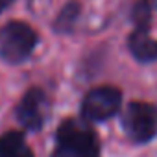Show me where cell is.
Returning <instances> with one entry per match:
<instances>
[{
    "label": "cell",
    "instance_id": "10",
    "mask_svg": "<svg viewBox=\"0 0 157 157\" xmlns=\"http://www.w3.org/2000/svg\"><path fill=\"white\" fill-rule=\"evenodd\" d=\"M15 4V0H0V15H2L6 10H10Z\"/></svg>",
    "mask_w": 157,
    "mask_h": 157
},
{
    "label": "cell",
    "instance_id": "5",
    "mask_svg": "<svg viewBox=\"0 0 157 157\" xmlns=\"http://www.w3.org/2000/svg\"><path fill=\"white\" fill-rule=\"evenodd\" d=\"M48 96L41 87H30L15 105V118L24 131H41L48 115Z\"/></svg>",
    "mask_w": 157,
    "mask_h": 157
},
{
    "label": "cell",
    "instance_id": "7",
    "mask_svg": "<svg viewBox=\"0 0 157 157\" xmlns=\"http://www.w3.org/2000/svg\"><path fill=\"white\" fill-rule=\"evenodd\" d=\"M82 13H83V6L80 0H67L50 24L52 32L56 35H72L76 32L78 22H80Z\"/></svg>",
    "mask_w": 157,
    "mask_h": 157
},
{
    "label": "cell",
    "instance_id": "1",
    "mask_svg": "<svg viewBox=\"0 0 157 157\" xmlns=\"http://www.w3.org/2000/svg\"><path fill=\"white\" fill-rule=\"evenodd\" d=\"M50 157H100V139L89 122L65 118L56 129V146Z\"/></svg>",
    "mask_w": 157,
    "mask_h": 157
},
{
    "label": "cell",
    "instance_id": "3",
    "mask_svg": "<svg viewBox=\"0 0 157 157\" xmlns=\"http://www.w3.org/2000/svg\"><path fill=\"white\" fill-rule=\"evenodd\" d=\"M122 129L133 144H148L157 137V105L133 100L122 111Z\"/></svg>",
    "mask_w": 157,
    "mask_h": 157
},
{
    "label": "cell",
    "instance_id": "4",
    "mask_svg": "<svg viewBox=\"0 0 157 157\" xmlns=\"http://www.w3.org/2000/svg\"><path fill=\"white\" fill-rule=\"evenodd\" d=\"M122 98V91L115 85L93 87L80 104V117L89 124L105 122L120 113Z\"/></svg>",
    "mask_w": 157,
    "mask_h": 157
},
{
    "label": "cell",
    "instance_id": "9",
    "mask_svg": "<svg viewBox=\"0 0 157 157\" xmlns=\"http://www.w3.org/2000/svg\"><path fill=\"white\" fill-rule=\"evenodd\" d=\"M153 8L148 4V0H135L131 11H129V21L135 30H151V21H153Z\"/></svg>",
    "mask_w": 157,
    "mask_h": 157
},
{
    "label": "cell",
    "instance_id": "2",
    "mask_svg": "<svg viewBox=\"0 0 157 157\" xmlns=\"http://www.w3.org/2000/svg\"><path fill=\"white\" fill-rule=\"evenodd\" d=\"M39 44L37 32L24 21H8L0 26V59L8 65H22Z\"/></svg>",
    "mask_w": 157,
    "mask_h": 157
},
{
    "label": "cell",
    "instance_id": "8",
    "mask_svg": "<svg viewBox=\"0 0 157 157\" xmlns=\"http://www.w3.org/2000/svg\"><path fill=\"white\" fill-rule=\"evenodd\" d=\"M0 157H35L22 131H6L0 135Z\"/></svg>",
    "mask_w": 157,
    "mask_h": 157
},
{
    "label": "cell",
    "instance_id": "11",
    "mask_svg": "<svg viewBox=\"0 0 157 157\" xmlns=\"http://www.w3.org/2000/svg\"><path fill=\"white\" fill-rule=\"evenodd\" d=\"M148 4H150V6L153 8V11L157 13V0H148Z\"/></svg>",
    "mask_w": 157,
    "mask_h": 157
},
{
    "label": "cell",
    "instance_id": "6",
    "mask_svg": "<svg viewBox=\"0 0 157 157\" xmlns=\"http://www.w3.org/2000/svg\"><path fill=\"white\" fill-rule=\"evenodd\" d=\"M128 50L142 65L157 61V39H153L146 30L133 28V32L128 35Z\"/></svg>",
    "mask_w": 157,
    "mask_h": 157
}]
</instances>
